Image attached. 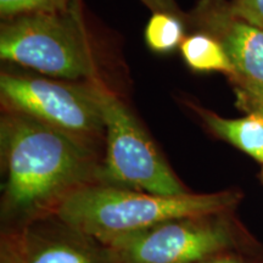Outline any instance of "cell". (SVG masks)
<instances>
[{
    "label": "cell",
    "mask_w": 263,
    "mask_h": 263,
    "mask_svg": "<svg viewBox=\"0 0 263 263\" xmlns=\"http://www.w3.org/2000/svg\"><path fill=\"white\" fill-rule=\"evenodd\" d=\"M0 139L9 211L32 213L58 206L100 177L88 141L26 115L8 111L2 117Z\"/></svg>",
    "instance_id": "6da1fadb"
},
{
    "label": "cell",
    "mask_w": 263,
    "mask_h": 263,
    "mask_svg": "<svg viewBox=\"0 0 263 263\" xmlns=\"http://www.w3.org/2000/svg\"><path fill=\"white\" fill-rule=\"evenodd\" d=\"M235 201L230 192L164 196L115 184H88L61 200L57 215L76 233L105 244L168 219L219 215Z\"/></svg>",
    "instance_id": "7a4b0ae2"
},
{
    "label": "cell",
    "mask_w": 263,
    "mask_h": 263,
    "mask_svg": "<svg viewBox=\"0 0 263 263\" xmlns=\"http://www.w3.org/2000/svg\"><path fill=\"white\" fill-rule=\"evenodd\" d=\"M0 58L64 80H99L78 0L61 8L5 20Z\"/></svg>",
    "instance_id": "3957f363"
},
{
    "label": "cell",
    "mask_w": 263,
    "mask_h": 263,
    "mask_svg": "<svg viewBox=\"0 0 263 263\" xmlns=\"http://www.w3.org/2000/svg\"><path fill=\"white\" fill-rule=\"evenodd\" d=\"M103 115L106 156L100 177L110 184L155 195L186 194L128 107L100 80L89 82Z\"/></svg>",
    "instance_id": "277c9868"
},
{
    "label": "cell",
    "mask_w": 263,
    "mask_h": 263,
    "mask_svg": "<svg viewBox=\"0 0 263 263\" xmlns=\"http://www.w3.org/2000/svg\"><path fill=\"white\" fill-rule=\"evenodd\" d=\"M0 95L8 111L26 115L85 141L105 130L89 82L71 84L2 73Z\"/></svg>",
    "instance_id": "5b68a950"
},
{
    "label": "cell",
    "mask_w": 263,
    "mask_h": 263,
    "mask_svg": "<svg viewBox=\"0 0 263 263\" xmlns=\"http://www.w3.org/2000/svg\"><path fill=\"white\" fill-rule=\"evenodd\" d=\"M232 244L226 224L209 217L168 219L105 242L116 263H201Z\"/></svg>",
    "instance_id": "8992f818"
},
{
    "label": "cell",
    "mask_w": 263,
    "mask_h": 263,
    "mask_svg": "<svg viewBox=\"0 0 263 263\" xmlns=\"http://www.w3.org/2000/svg\"><path fill=\"white\" fill-rule=\"evenodd\" d=\"M190 18L224 49L236 73L230 81L263 84V28L240 17L227 0H199Z\"/></svg>",
    "instance_id": "52a82bcc"
},
{
    "label": "cell",
    "mask_w": 263,
    "mask_h": 263,
    "mask_svg": "<svg viewBox=\"0 0 263 263\" xmlns=\"http://www.w3.org/2000/svg\"><path fill=\"white\" fill-rule=\"evenodd\" d=\"M193 108L213 134L263 164L262 116L246 114L245 117L224 118L200 106Z\"/></svg>",
    "instance_id": "ba28073f"
},
{
    "label": "cell",
    "mask_w": 263,
    "mask_h": 263,
    "mask_svg": "<svg viewBox=\"0 0 263 263\" xmlns=\"http://www.w3.org/2000/svg\"><path fill=\"white\" fill-rule=\"evenodd\" d=\"M180 52L186 65L194 71L223 72L230 80L236 76L224 49L206 33L196 32L185 37L180 45Z\"/></svg>",
    "instance_id": "9c48e42d"
},
{
    "label": "cell",
    "mask_w": 263,
    "mask_h": 263,
    "mask_svg": "<svg viewBox=\"0 0 263 263\" xmlns=\"http://www.w3.org/2000/svg\"><path fill=\"white\" fill-rule=\"evenodd\" d=\"M20 245L26 263H97L89 251L64 240L31 235Z\"/></svg>",
    "instance_id": "30bf717a"
},
{
    "label": "cell",
    "mask_w": 263,
    "mask_h": 263,
    "mask_svg": "<svg viewBox=\"0 0 263 263\" xmlns=\"http://www.w3.org/2000/svg\"><path fill=\"white\" fill-rule=\"evenodd\" d=\"M184 24L174 12L155 11L147 22L145 32V42L153 51L170 52L180 48L185 34Z\"/></svg>",
    "instance_id": "8fae6325"
},
{
    "label": "cell",
    "mask_w": 263,
    "mask_h": 263,
    "mask_svg": "<svg viewBox=\"0 0 263 263\" xmlns=\"http://www.w3.org/2000/svg\"><path fill=\"white\" fill-rule=\"evenodd\" d=\"M236 106L246 114H256L263 117V84L233 80Z\"/></svg>",
    "instance_id": "7c38bea8"
},
{
    "label": "cell",
    "mask_w": 263,
    "mask_h": 263,
    "mask_svg": "<svg viewBox=\"0 0 263 263\" xmlns=\"http://www.w3.org/2000/svg\"><path fill=\"white\" fill-rule=\"evenodd\" d=\"M71 0H0V14L5 20L31 12L61 8Z\"/></svg>",
    "instance_id": "4fadbf2b"
},
{
    "label": "cell",
    "mask_w": 263,
    "mask_h": 263,
    "mask_svg": "<svg viewBox=\"0 0 263 263\" xmlns=\"http://www.w3.org/2000/svg\"><path fill=\"white\" fill-rule=\"evenodd\" d=\"M232 6L240 17L263 28V0H233Z\"/></svg>",
    "instance_id": "5bb4252c"
},
{
    "label": "cell",
    "mask_w": 263,
    "mask_h": 263,
    "mask_svg": "<svg viewBox=\"0 0 263 263\" xmlns=\"http://www.w3.org/2000/svg\"><path fill=\"white\" fill-rule=\"evenodd\" d=\"M0 263H26L24 254H22L21 245L12 244L8 240L3 242Z\"/></svg>",
    "instance_id": "9a60e30c"
},
{
    "label": "cell",
    "mask_w": 263,
    "mask_h": 263,
    "mask_svg": "<svg viewBox=\"0 0 263 263\" xmlns=\"http://www.w3.org/2000/svg\"><path fill=\"white\" fill-rule=\"evenodd\" d=\"M146 6L155 11H168L177 14V6L174 0H141Z\"/></svg>",
    "instance_id": "2e32d148"
},
{
    "label": "cell",
    "mask_w": 263,
    "mask_h": 263,
    "mask_svg": "<svg viewBox=\"0 0 263 263\" xmlns=\"http://www.w3.org/2000/svg\"><path fill=\"white\" fill-rule=\"evenodd\" d=\"M201 263H245L244 259L240 257H236V256H215V257L206 259Z\"/></svg>",
    "instance_id": "e0dca14e"
}]
</instances>
